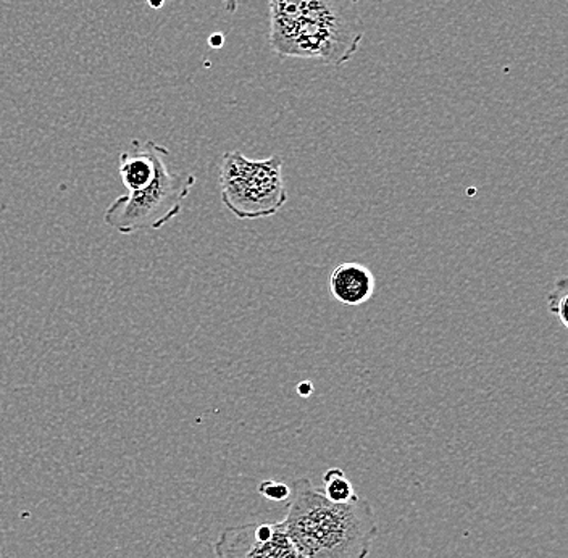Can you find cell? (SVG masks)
Wrapping results in <instances>:
<instances>
[{
    "mask_svg": "<svg viewBox=\"0 0 568 558\" xmlns=\"http://www.w3.org/2000/svg\"><path fill=\"white\" fill-rule=\"evenodd\" d=\"M286 515L278 525L302 558H368L378 536L371 500L355 496L335 504L307 478L291 483Z\"/></svg>",
    "mask_w": 568,
    "mask_h": 558,
    "instance_id": "obj_1",
    "label": "cell"
},
{
    "mask_svg": "<svg viewBox=\"0 0 568 558\" xmlns=\"http://www.w3.org/2000/svg\"><path fill=\"white\" fill-rule=\"evenodd\" d=\"M270 48L282 59L343 67L361 49V0H266Z\"/></svg>",
    "mask_w": 568,
    "mask_h": 558,
    "instance_id": "obj_2",
    "label": "cell"
},
{
    "mask_svg": "<svg viewBox=\"0 0 568 558\" xmlns=\"http://www.w3.org/2000/svg\"><path fill=\"white\" fill-rule=\"evenodd\" d=\"M280 155L252 160L230 151L220 163V195L223 205L240 220L276 215L286 205L287 190Z\"/></svg>",
    "mask_w": 568,
    "mask_h": 558,
    "instance_id": "obj_3",
    "label": "cell"
},
{
    "mask_svg": "<svg viewBox=\"0 0 568 558\" xmlns=\"http://www.w3.org/2000/svg\"><path fill=\"white\" fill-rule=\"evenodd\" d=\"M162 152L155 162V175L148 186L128 192L106 207L104 223L122 234L158 231L169 225L183 210V202L191 194L195 176L187 172H170Z\"/></svg>",
    "mask_w": 568,
    "mask_h": 558,
    "instance_id": "obj_4",
    "label": "cell"
},
{
    "mask_svg": "<svg viewBox=\"0 0 568 558\" xmlns=\"http://www.w3.org/2000/svg\"><path fill=\"white\" fill-rule=\"evenodd\" d=\"M215 558H302L282 526L261 521L226 526L213 542Z\"/></svg>",
    "mask_w": 568,
    "mask_h": 558,
    "instance_id": "obj_5",
    "label": "cell"
},
{
    "mask_svg": "<svg viewBox=\"0 0 568 558\" xmlns=\"http://www.w3.org/2000/svg\"><path fill=\"white\" fill-rule=\"evenodd\" d=\"M376 280L368 266L357 262L337 265L329 276V293L339 304L357 307L375 296Z\"/></svg>",
    "mask_w": 568,
    "mask_h": 558,
    "instance_id": "obj_6",
    "label": "cell"
},
{
    "mask_svg": "<svg viewBox=\"0 0 568 558\" xmlns=\"http://www.w3.org/2000/svg\"><path fill=\"white\" fill-rule=\"evenodd\" d=\"M166 151L169 149L155 141L131 142V148L122 152L119 158V173L124 190L133 192L148 186L155 175V162L159 155Z\"/></svg>",
    "mask_w": 568,
    "mask_h": 558,
    "instance_id": "obj_7",
    "label": "cell"
},
{
    "mask_svg": "<svg viewBox=\"0 0 568 558\" xmlns=\"http://www.w3.org/2000/svg\"><path fill=\"white\" fill-rule=\"evenodd\" d=\"M322 481V493L325 494L326 499L332 500V503H349L351 499H354V497L357 496V494H355L353 483H351L346 473L341 470V468H329V470H326L325 475H323Z\"/></svg>",
    "mask_w": 568,
    "mask_h": 558,
    "instance_id": "obj_8",
    "label": "cell"
},
{
    "mask_svg": "<svg viewBox=\"0 0 568 558\" xmlns=\"http://www.w3.org/2000/svg\"><path fill=\"white\" fill-rule=\"evenodd\" d=\"M567 298H568V281L567 278H559L556 281L552 293L548 297L549 312L559 318L564 328H567Z\"/></svg>",
    "mask_w": 568,
    "mask_h": 558,
    "instance_id": "obj_9",
    "label": "cell"
},
{
    "mask_svg": "<svg viewBox=\"0 0 568 558\" xmlns=\"http://www.w3.org/2000/svg\"><path fill=\"white\" fill-rule=\"evenodd\" d=\"M257 490L264 499L272 500V503H284L291 496V486L286 483L275 481V479H265L258 485Z\"/></svg>",
    "mask_w": 568,
    "mask_h": 558,
    "instance_id": "obj_10",
    "label": "cell"
},
{
    "mask_svg": "<svg viewBox=\"0 0 568 558\" xmlns=\"http://www.w3.org/2000/svg\"><path fill=\"white\" fill-rule=\"evenodd\" d=\"M312 390H314V387H312V384H308V382H304L300 386V393L304 397H307L308 394H312Z\"/></svg>",
    "mask_w": 568,
    "mask_h": 558,
    "instance_id": "obj_11",
    "label": "cell"
},
{
    "mask_svg": "<svg viewBox=\"0 0 568 558\" xmlns=\"http://www.w3.org/2000/svg\"><path fill=\"white\" fill-rule=\"evenodd\" d=\"M222 2L225 3L226 10H229V12H236L237 0H222Z\"/></svg>",
    "mask_w": 568,
    "mask_h": 558,
    "instance_id": "obj_12",
    "label": "cell"
},
{
    "mask_svg": "<svg viewBox=\"0 0 568 558\" xmlns=\"http://www.w3.org/2000/svg\"><path fill=\"white\" fill-rule=\"evenodd\" d=\"M148 2L149 6L154 7V9H160V7L163 6V2H165V0H148Z\"/></svg>",
    "mask_w": 568,
    "mask_h": 558,
    "instance_id": "obj_13",
    "label": "cell"
}]
</instances>
